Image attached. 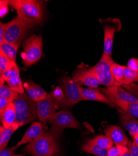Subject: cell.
<instances>
[{"instance_id":"9c48e42d","label":"cell","mask_w":138,"mask_h":156,"mask_svg":"<svg viewBox=\"0 0 138 156\" xmlns=\"http://www.w3.org/2000/svg\"><path fill=\"white\" fill-rule=\"evenodd\" d=\"M111 56H107L103 53L98 62L93 68L96 73L100 84L110 87L115 86L113 78L111 73V64L113 63Z\"/></svg>"},{"instance_id":"f546056e","label":"cell","mask_w":138,"mask_h":156,"mask_svg":"<svg viewBox=\"0 0 138 156\" xmlns=\"http://www.w3.org/2000/svg\"><path fill=\"white\" fill-rule=\"evenodd\" d=\"M11 62V61L9 60V59L3 52L0 51V68H2L3 72L5 71L8 69Z\"/></svg>"},{"instance_id":"6da1fadb","label":"cell","mask_w":138,"mask_h":156,"mask_svg":"<svg viewBox=\"0 0 138 156\" xmlns=\"http://www.w3.org/2000/svg\"><path fill=\"white\" fill-rule=\"evenodd\" d=\"M8 5L16 10L18 17L34 25L42 21V2L35 0H9Z\"/></svg>"},{"instance_id":"277c9868","label":"cell","mask_w":138,"mask_h":156,"mask_svg":"<svg viewBox=\"0 0 138 156\" xmlns=\"http://www.w3.org/2000/svg\"><path fill=\"white\" fill-rule=\"evenodd\" d=\"M33 26L34 24L18 16L6 24L4 41L19 47L28 30Z\"/></svg>"},{"instance_id":"603a6c76","label":"cell","mask_w":138,"mask_h":156,"mask_svg":"<svg viewBox=\"0 0 138 156\" xmlns=\"http://www.w3.org/2000/svg\"><path fill=\"white\" fill-rule=\"evenodd\" d=\"M114 105L138 119V103L116 102Z\"/></svg>"},{"instance_id":"5b68a950","label":"cell","mask_w":138,"mask_h":156,"mask_svg":"<svg viewBox=\"0 0 138 156\" xmlns=\"http://www.w3.org/2000/svg\"><path fill=\"white\" fill-rule=\"evenodd\" d=\"M61 86L62 95L60 107L64 109L70 108L82 101V87L72 78H63L61 81Z\"/></svg>"},{"instance_id":"9a60e30c","label":"cell","mask_w":138,"mask_h":156,"mask_svg":"<svg viewBox=\"0 0 138 156\" xmlns=\"http://www.w3.org/2000/svg\"><path fill=\"white\" fill-rule=\"evenodd\" d=\"M82 101H93L103 102L112 108L116 106L112 103L102 93L96 88H83L82 89Z\"/></svg>"},{"instance_id":"ba28073f","label":"cell","mask_w":138,"mask_h":156,"mask_svg":"<svg viewBox=\"0 0 138 156\" xmlns=\"http://www.w3.org/2000/svg\"><path fill=\"white\" fill-rule=\"evenodd\" d=\"M62 95L59 96L57 90H54L48 94L44 99L37 102V116L41 122H45L60 107Z\"/></svg>"},{"instance_id":"d6a6232c","label":"cell","mask_w":138,"mask_h":156,"mask_svg":"<svg viewBox=\"0 0 138 156\" xmlns=\"http://www.w3.org/2000/svg\"><path fill=\"white\" fill-rule=\"evenodd\" d=\"M128 147L131 156H138V147L133 141L129 140Z\"/></svg>"},{"instance_id":"836d02e7","label":"cell","mask_w":138,"mask_h":156,"mask_svg":"<svg viewBox=\"0 0 138 156\" xmlns=\"http://www.w3.org/2000/svg\"><path fill=\"white\" fill-rule=\"evenodd\" d=\"M18 148V147L15 146L10 148L5 149L3 151H0V156H11L12 155L14 154L15 152Z\"/></svg>"},{"instance_id":"7c38bea8","label":"cell","mask_w":138,"mask_h":156,"mask_svg":"<svg viewBox=\"0 0 138 156\" xmlns=\"http://www.w3.org/2000/svg\"><path fill=\"white\" fill-rule=\"evenodd\" d=\"M44 127L45 126L41 122H34L28 128L22 139L18 142L16 146L19 147L23 144H27V143L29 144V143L32 142L45 133Z\"/></svg>"},{"instance_id":"f1b7e54d","label":"cell","mask_w":138,"mask_h":156,"mask_svg":"<svg viewBox=\"0 0 138 156\" xmlns=\"http://www.w3.org/2000/svg\"><path fill=\"white\" fill-rule=\"evenodd\" d=\"M129 151L128 146L120 145L113 146L107 151V156H120Z\"/></svg>"},{"instance_id":"30bf717a","label":"cell","mask_w":138,"mask_h":156,"mask_svg":"<svg viewBox=\"0 0 138 156\" xmlns=\"http://www.w3.org/2000/svg\"><path fill=\"white\" fill-rule=\"evenodd\" d=\"M99 90L113 104L116 102L138 103V99L121 86L100 88Z\"/></svg>"},{"instance_id":"7402d4cb","label":"cell","mask_w":138,"mask_h":156,"mask_svg":"<svg viewBox=\"0 0 138 156\" xmlns=\"http://www.w3.org/2000/svg\"><path fill=\"white\" fill-rule=\"evenodd\" d=\"M18 49V46L5 41H3L0 46V51L3 52L12 62H16Z\"/></svg>"},{"instance_id":"7a4b0ae2","label":"cell","mask_w":138,"mask_h":156,"mask_svg":"<svg viewBox=\"0 0 138 156\" xmlns=\"http://www.w3.org/2000/svg\"><path fill=\"white\" fill-rule=\"evenodd\" d=\"M58 137L51 131L44 133L39 138L23 149L33 156H54L59 152Z\"/></svg>"},{"instance_id":"4dcf8cb0","label":"cell","mask_w":138,"mask_h":156,"mask_svg":"<svg viewBox=\"0 0 138 156\" xmlns=\"http://www.w3.org/2000/svg\"><path fill=\"white\" fill-rule=\"evenodd\" d=\"M9 1L0 0V18H3L9 11L8 8Z\"/></svg>"},{"instance_id":"484cf974","label":"cell","mask_w":138,"mask_h":156,"mask_svg":"<svg viewBox=\"0 0 138 156\" xmlns=\"http://www.w3.org/2000/svg\"><path fill=\"white\" fill-rule=\"evenodd\" d=\"M18 94L8 86L5 84L0 86V96L7 99L11 102H13Z\"/></svg>"},{"instance_id":"83f0119b","label":"cell","mask_w":138,"mask_h":156,"mask_svg":"<svg viewBox=\"0 0 138 156\" xmlns=\"http://www.w3.org/2000/svg\"><path fill=\"white\" fill-rule=\"evenodd\" d=\"M137 72L135 71L127 66H124V77L125 85H129L130 84L136 82V80L137 76Z\"/></svg>"},{"instance_id":"8d00e7d4","label":"cell","mask_w":138,"mask_h":156,"mask_svg":"<svg viewBox=\"0 0 138 156\" xmlns=\"http://www.w3.org/2000/svg\"><path fill=\"white\" fill-rule=\"evenodd\" d=\"M11 102L9 101V100H8L7 99L0 96V111H2V109H3Z\"/></svg>"},{"instance_id":"ab89813d","label":"cell","mask_w":138,"mask_h":156,"mask_svg":"<svg viewBox=\"0 0 138 156\" xmlns=\"http://www.w3.org/2000/svg\"><path fill=\"white\" fill-rule=\"evenodd\" d=\"M120 156H131V155L130 154V152L128 151V152H126V154H123V155H120Z\"/></svg>"},{"instance_id":"ffe728a7","label":"cell","mask_w":138,"mask_h":156,"mask_svg":"<svg viewBox=\"0 0 138 156\" xmlns=\"http://www.w3.org/2000/svg\"><path fill=\"white\" fill-rule=\"evenodd\" d=\"M124 66L113 62L111 66V73L115 86H123L125 84L124 77Z\"/></svg>"},{"instance_id":"8fae6325","label":"cell","mask_w":138,"mask_h":156,"mask_svg":"<svg viewBox=\"0 0 138 156\" xmlns=\"http://www.w3.org/2000/svg\"><path fill=\"white\" fill-rule=\"evenodd\" d=\"M72 79L76 83H82L89 88H96L100 84L93 68H80L75 72Z\"/></svg>"},{"instance_id":"e575fe53","label":"cell","mask_w":138,"mask_h":156,"mask_svg":"<svg viewBox=\"0 0 138 156\" xmlns=\"http://www.w3.org/2000/svg\"><path fill=\"white\" fill-rule=\"evenodd\" d=\"M127 67L133 71H138V59L136 58H131L130 59Z\"/></svg>"},{"instance_id":"44dd1931","label":"cell","mask_w":138,"mask_h":156,"mask_svg":"<svg viewBox=\"0 0 138 156\" xmlns=\"http://www.w3.org/2000/svg\"><path fill=\"white\" fill-rule=\"evenodd\" d=\"M83 151L96 156H107L108 151V150L103 149L96 145L92 139L87 141L83 145Z\"/></svg>"},{"instance_id":"4fadbf2b","label":"cell","mask_w":138,"mask_h":156,"mask_svg":"<svg viewBox=\"0 0 138 156\" xmlns=\"http://www.w3.org/2000/svg\"><path fill=\"white\" fill-rule=\"evenodd\" d=\"M106 135L115 145L128 146L129 139L123 129L117 126H109L105 130Z\"/></svg>"},{"instance_id":"e0dca14e","label":"cell","mask_w":138,"mask_h":156,"mask_svg":"<svg viewBox=\"0 0 138 156\" xmlns=\"http://www.w3.org/2000/svg\"><path fill=\"white\" fill-rule=\"evenodd\" d=\"M16 115L13 102H11L3 109L0 111V121L5 129H8L16 122Z\"/></svg>"},{"instance_id":"b9f144b4","label":"cell","mask_w":138,"mask_h":156,"mask_svg":"<svg viewBox=\"0 0 138 156\" xmlns=\"http://www.w3.org/2000/svg\"><path fill=\"white\" fill-rule=\"evenodd\" d=\"M136 82H138V72H137V76L136 80Z\"/></svg>"},{"instance_id":"8992f818","label":"cell","mask_w":138,"mask_h":156,"mask_svg":"<svg viewBox=\"0 0 138 156\" xmlns=\"http://www.w3.org/2000/svg\"><path fill=\"white\" fill-rule=\"evenodd\" d=\"M45 122L52 126L51 131L57 137L65 129H79L80 127L78 121L68 111L56 112L50 116Z\"/></svg>"},{"instance_id":"ac0fdd59","label":"cell","mask_w":138,"mask_h":156,"mask_svg":"<svg viewBox=\"0 0 138 156\" xmlns=\"http://www.w3.org/2000/svg\"><path fill=\"white\" fill-rule=\"evenodd\" d=\"M23 86L28 96L35 102L44 99L48 94L41 86L31 81L24 83Z\"/></svg>"},{"instance_id":"4316f807","label":"cell","mask_w":138,"mask_h":156,"mask_svg":"<svg viewBox=\"0 0 138 156\" xmlns=\"http://www.w3.org/2000/svg\"><path fill=\"white\" fill-rule=\"evenodd\" d=\"M3 75L5 81L11 77L20 76L19 69L16 62H11L8 69L3 72Z\"/></svg>"},{"instance_id":"52a82bcc","label":"cell","mask_w":138,"mask_h":156,"mask_svg":"<svg viewBox=\"0 0 138 156\" xmlns=\"http://www.w3.org/2000/svg\"><path fill=\"white\" fill-rule=\"evenodd\" d=\"M42 39L41 36L33 35L28 38L23 44L24 52L22 55L23 64L30 66L36 63L42 55Z\"/></svg>"},{"instance_id":"d6986e66","label":"cell","mask_w":138,"mask_h":156,"mask_svg":"<svg viewBox=\"0 0 138 156\" xmlns=\"http://www.w3.org/2000/svg\"><path fill=\"white\" fill-rule=\"evenodd\" d=\"M19 127H21V126L16 122L8 129H5L3 126H0V151L5 149L12 134Z\"/></svg>"},{"instance_id":"74e56055","label":"cell","mask_w":138,"mask_h":156,"mask_svg":"<svg viewBox=\"0 0 138 156\" xmlns=\"http://www.w3.org/2000/svg\"><path fill=\"white\" fill-rule=\"evenodd\" d=\"M5 77L3 75V72L2 69V68H0V86H3L5 84Z\"/></svg>"},{"instance_id":"d4e9b609","label":"cell","mask_w":138,"mask_h":156,"mask_svg":"<svg viewBox=\"0 0 138 156\" xmlns=\"http://www.w3.org/2000/svg\"><path fill=\"white\" fill-rule=\"evenodd\" d=\"M92 140L96 145L105 149H109L113 146V142L106 135H99L92 139Z\"/></svg>"},{"instance_id":"5bb4252c","label":"cell","mask_w":138,"mask_h":156,"mask_svg":"<svg viewBox=\"0 0 138 156\" xmlns=\"http://www.w3.org/2000/svg\"><path fill=\"white\" fill-rule=\"evenodd\" d=\"M118 108L119 118L124 128L129 132L130 136L138 133L137 119L128 112Z\"/></svg>"},{"instance_id":"60d3db41","label":"cell","mask_w":138,"mask_h":156,"mask_svg":"<svg viewBox=\"0 0 138 156\" xmlns=\"http://www.w3.org/2000/svg\"><path fill=\"white\" fill-rule=\"evenodd\" d=\"M11 156H22V155H15V154L14 155V154H13V155H12Z\"/></svg>"},{"instance_id":"cb8c5ba5","label":"cell","mask_w":138,"mask_h":156,"mask_svg":"<svg viewBox=\"0 0 138 156\" xmlns=\"http://www.w3.org/2000/svg\"><path fill=\"white\" fill-rule=\"evenodd\" d=\"M5 81L7 82L8 86H9L16 93L19 94L24 93V86L23 84L22 83L20 76L9 78V79L6 80Z\"/></svg>"},{"instance_id":"1f68e13d","label":"cell","mask_w":138,"mask_h":156,"mask_svg":"<svg viewBox=\"0 0 138 156\" xmlns=\"http://www.w3.org/2000/svg\"><path fill=\"white\" fill-rule=\"evenodd\" d=\"M123 87L129 93H131L138 99V84L133 83L129 85L123 86Z\"/></svg>"},{"instance_id":"d590c367","label":"cell","mask_w":138,"mask_h":156,"mask_svg":"<svg viewBox=\"0 0 138 156\" xmlns=\"http://www.w3.org/2000/svg\"><path fill=\"white\" fill-rule=\"evenodd\" d=\"M6 28V24H4L0 21V46L4 41V37L5 30Z\"/></svg>"},{"instance_id":"2e32d148","label":"cell","mask_w":138,"mask_h":156,"mask_svg":"<svg viewBox=\"0 0 138 156\" xmlns=\"http://www.w3.org/2000/svg\"><path fill=\"white\" fill-rule=\"evenodd\" d=\"M120 26L106 24L104 27V48L103 54L111 56L114 36L116 31L119 30Z\"/></svg>"},{"instance_id":"3957f363","label":"cell","mask_w":138,"mask_h":156,"mask_svg":"<svg viewBox=\"0 0 138 156\" xmlns=\"http://www.w3.org/2000/svg\"><path fill=\"white\" fill-rule=\"evenodd\" d=\"M13 104L16 115V122L21 127L38 118L37 102L32 100L27 94H18Z\"/></svg>"},{"instance_id":"f35d334b","label":"cell","mask_w":138,"mask_h":156,"mask_svg":"<svg viewBox=\"0 0 138 156\" xmlns=\"http://www.w3.org/2000/svg\"><path fill=\"white\" fill-rule=\"evenodd\" d=\"M131 137L133 138V142L135 143L136 145L138 147V133L134 134V135H131Z\"/></svg>"}]
</instances>
